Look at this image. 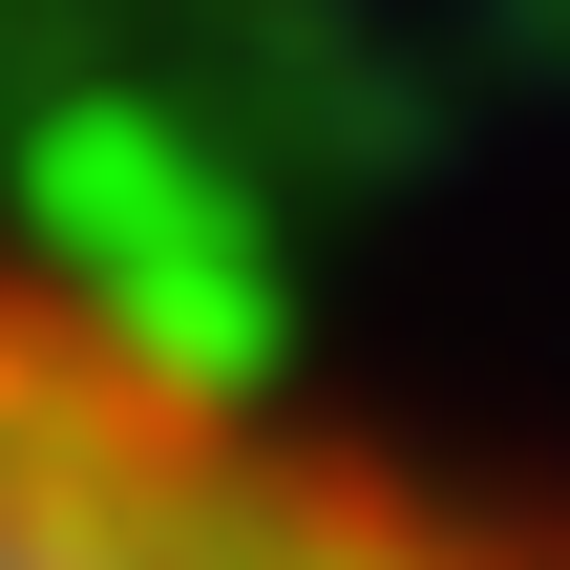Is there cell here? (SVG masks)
Returning a JSON list of instances; mask_svg holds the SVG:
<instances>
[{
    "mask_svg": "<svg viewBox=\"0 0 570 570\" xmlns=\"http://www.w3.org/2000/svg\"><path fill=\"white\" fill-rule=\"evenodd\" d=\"M0 570H570V529L190 360L127 296L0 275Z\"/></svg>",
    "mask_w": 570,
    "mask_h": 570,
    "instance_id": "1",
    "label": "cell"
}]
</instances>
